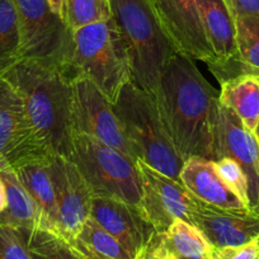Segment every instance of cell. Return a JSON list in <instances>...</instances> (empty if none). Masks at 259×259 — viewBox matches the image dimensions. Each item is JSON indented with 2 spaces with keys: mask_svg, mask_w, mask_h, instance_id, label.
I'll list each match as a JSON object with an SVG mask.
<instances>
[{
  "mask_svg": "<svg viewBox=\"0 0 259 259\" xmlns=\"http://www.w3.org/2000/svg\"><path fill=\"white\" fill-rule=\"evenodd\" d=\"M59 213V236L71 244L91 218L93 194L71 160L52 156L50 163Z\"/></svg>",
  "mask_w": 259,
  "mask_h": 259,
  "instance_id": "11",
  "label": "cell"
},
{
  "mask_svg": "<svg viewBox=\"0 0 259 259\" xmlns=\"http://www.w3.org/2000/svg\"><path fill=\"white\" fill-rule=\"evenodd\" d=\"M211 259H259V246L255 240L235 248H212Z\"/></svg>",
  "mask_w": 259,
  "mask_h": 259,
  "instance_id": "29",
  "label": "cell"
},
{
  "mask_svg": "<svg viewBox=\"0 0 259 259\" xmlns=\"http://www.w3.org/2000/svg\"><path fill=\"white\" fill-rule=\"evenodd\" d=\"M66 22L71 29L112 18L111 0H65Z\"/></svg>",
  "mask_w": 259,
  "mask_h": 259,
  "instance_id": "26",
  "label": "cell"
},
{
  "mask_svg": "<svg viewBox=\"0 0 259 259\" xmlns=\"http://www.w3.org/2000/svg\"><path fill=\"white\" fill-rule=\"evenodd\" d=\"M21 32L22 60L56 69L73 80V29L50 7L47 0H12Z\"/></svg>",
  "mask_w": 259,
  "mask_h": 259,
  "instance_id": "7",
  "label": "cell"
},
{
  "mask_svg": "<svg viewBox=\"0 0 259 259\" xmlns=\"http://www.w3.org/2000/svg\"><path fill=\"white\" fill-rule=\"evenodd\" d=\"M258 215H259V203H258Z\"/></svg>",
  "mask_w": 259,
  "mask_h": 259,
  "instance_id": "36",
  "label": "cell"
},
{
  "mask_svg": "<svg viewBox=\"0 0 259 259\" xmlns=\"http://www.w3.org/2000/svg\"><path fill=\"white\" fill-rule=\"evenodd\" d=\"M21 32L12 0H0V78L21 61Z\"/></svg>",
  "mask_w": 259,
  "mask_h": 259,
  "instance_id": "24",
  "label": "cell"
},
{
  "mask_svg": "<svg viewBox=\"0 0 259 259\" xmlns=\"http://www.w3.org/2000/svg\"><path fill=\"white\" fill-rule=\"evenodd\" d=\"M0 178L6 186L7 208L0 215V223L19 230L38 228L39 211L24 188L13 169L0 171Z\"/></svg>",
  "mask_w": 259,
  "mask_h": 259,
  "instance_id": "20",
  "label": "cell"
},
{
  "mask_svg": "<svg viewBox=\"0 0 259 259\" xmlns=\"http://www.w3.org/2000/svg\"><path fill=\"white\" fill-rule=\"evenodd\" d=\"M91 219L135 256L156 234L141 207L123 201L93 197Z\"/></svg>",
  "mask_w": 259,
  "mask_h": 259,
  "instance_id": "15",
  "label": "cell"
},
{
  "mask_svg": "<svg viewBox=\"0 0 259 259\" xmlns=\"http://www.w3.org/2000/svg\"><path fill=\"white\" fill-rule=\"evenodd\" d=\"M203 32L216 57L210 70L235 66L238 61L236 47V13L231 0H197Z\"/></svg>",
  "mask_w": 259,
  "mask_h": 259,
  "instance_id": "16",
  "label": "cell"
},
{
  "mask_svg": "<svg viewBox=\"0 0 259 259\" xmlns=\"http://www.w3.org/2000/svg\"><path fill=\"white\" fill-rule=\"evenodd\" d=\"M74 134L91 136L134 158L109 99L84 76L71 80Z\"/></svg>",
  "mask_w": 259,
  "mask_h": 259,
  "instance_id": "10",
  "label": "cell"
},
{
  "mask_svg": "<svg viewBox=\"0 0 259 259\" xmlns=\"http://www.w3.org/2000/svg\"><path fill=\"white\" fill-rule=\"evenodd\" d=\"M141 178V210L158 234H164L177 220L191 224L197 198L181 181L155 170L138 160Z\"/></svg>",
  "mask_w": 259,
  "mask_h": 259,
  "instance_id": "9",
  "label": "cell"
},
{
  "mask_svg": "<svg viewBox=\"0 0 259 259\" xmlns=\"http://www.w3.org/2000/svg\"><path fill=\"white\" fill-rule=\"evenodd\" d=\"M256 243H258V246H259V236H258V238H256Z\"/></svg>",
  "mask_w": 259,
  "mask_h": 259,
  "instance_id": "35",
  "label": "cell"
},
{
  "mask_svg": "<svg viewBox=\"0 0 259 259\" xmlns=\"http://www.w3.org/2000/svg\"><path fill=\"white\" fill-rule=\"evenodd\" d=\"M236 16L259 18V0H231Z\"/></svg>",
  "mask_w": 259,
  "mask_h": 259,
  "instance_id": "31",
  "label": "cell"
},
{
  "mask_svg": "<svg viewBox=\"0 0 259 259\" xmlns=\"http://www.w3.org/2000/svg\"><path fill=\"white\" fill-rule=\"evenodd\" d=\"M70 245L80 259H136L113 235L91 218Z\"/></svg>",
  "mask_w": 259,
  "mask_h": 259,
  "instance_id": "21",
  "label": "cell"
},
{
  "mask_svg": "<svg viewBox=\"0 0 259 259\" xmlns=\"http://www.w3.org/2000/svg\"><path fill=\"white\" fill-rule=\"evenodd\" d=\"M76 76L91 80L112 104L131 81V65L113 18L73 29Z\"/></svg>",
  "mask_w": 259,
  "mask_h": 259,
  "instance_id": "5",
  "label": "cell"
},
{
  "mask_svg": "<svg viewBox=\"0 0 259 259\" xmlns=\"http://www.w3.org/2000/svg\"><path fill=\"white\" fill-rule=\"evenodd\" d=\"M218 160L234 159L243 168L249 183L251 212L258 215L259 203V145L254 133L249 131L231 109L220 104L218 124ZM259 216V215H258Z\"/></svg>",
  "mask_w": 259,
  "mask_h": 259,
  "instance_id": "13",
  "label": "cell"
},
{
  "mask_svg": "<svg viewBox=\"0 0 259 259\" xmlns=\"http://www.w3.org/2000/svg\"><path fill=\"white\" fill-rule=\"evenodd\" d=\"M113 111L135 160L181 181L184 160L164 128L155 97L128 81L113 103Z\"/></svg>",
  "mask_w": 259,
  "mask_h": 259,
  "instance_id": "4",
  "label": "cell"
},
{
  "mask_svg": "<svg viewBox=\"0 0 259 259\" xmlns=\"http://www.w3.org/2000/svg\"><path fill=\"white\" fill-rule=\"evenodd\" d=\"M179 179L194 197L208 205L224 210L251 212L235 192L224 182L213 160L198 156L189 158L184 161Z\"/></svg>",
  "mask_w": 259,
  "mask_h": 259,
  "instance_id": "17",
  "label": "cell"
},
{
  "mask_svg": "<svg viewBox=\"0 0 259 259\" xmlns=\"http://www.w3.org/2000/svg\"><path fill=\"white\" fill-rule=\"evenodd\" d=\"M163 238L171 259H211V244L196 226L187 221H174Z\"/></svg>",
  "mask_w": 259,
  "mask_h": 259,
  "instance_id": "22",
  "label": "cell"
},
{
  "mask_svg": "<svg viewBox=\"0 0 259 259\" xmlns=\"http://www.w3.org/2000/svg\"><path fill=\"white\" fill-rule=\"evenodd\" d=\"M52 11L62 19L66 22V2L65 0H47ZM68 23V22H66Z\"/></svg>",
  "mask_w": 259,
  "mask_h": 259,
  "instance_id": "32",
  "label": "cell"
},
{
  "mask_svg": "<svg viewBox=\"0 0 259 259\" xmlns=\"http://www.w3.org/2000/svg\"><path fill=\"white\" fill-rule=\"evenodd\" d=\"M221 106L231 109L244 126L254 133L259 122V78L240 74L220 83Z\"/></svg>",
  "mask_w": 259,
  "mask_h": 259,
  "instance_id": "19",
  "label": "cell"
},
{
  "mask_svg": "<svg viewBox=\"0 0 259 259\" xmlns=\"http://www.w3.org/2000/svg\"><path fill=\"white\" fill-rule=\"evenodd\" d=\"M235 76L250 74L259 78V18L236 16Z\"/></svg>",
  "mask_w": 259,
  "mask_h": 259,
  "instance_id": "23",
  "label": "cell"
},
{
  "mask_svg": "<svg viewBox=\"0 0 259 259\" xmlns=\"http://www.w3.org/2000/svg\"><path fill=\"white\" fill-rule=\"evenodd\" d=\"M156 17L178 54L207 65L216 57L201 22L197 0H150Z\"/></svg>",
  "mask_w": 259,
  "mask_h": 259,
  "instance_id": "12",
  "label": "cell"
},
{
  "mask_svg": "<svg viewBox=\"0 0 259 259\" xmlns=\"http://www.w3.org/2000/svg\"><path fill=\"white\" fill-rule=\"evenodd\" d=\"M21 231L32 259H80L68 241L52 231L41 228Z\"/></svg>",
  "mask_w": 259,
  "mask_h": 259,
  "instance_id": "25",
  "label": "cell"
},
{
  "mask_svg": "<svg viewBox=\"0 0 259 259\" xmlns=\"http://www.w3.org/2000/svg\"><path fill=\"white\" fill-rule=\"evenodd\" d=\"M52 155L37 140L19 94L0 78V171Z\"/></svg>",
  "mask_w": 259,
  "mask_h": 259,
  "instance_id": "8",
  "label": "cell"
},
{
  "mask_svg": "<svg viewBox=\"0 0 259 259\" xmlns=\"http://www.w3.org/2000/svg\"><path fill=\"white\" fill-rule=\"evenodd\" d=\"M7 208V193H6V186H4L3 181L0 178V215L6 211Z\"/></svg>",
  "mask_w": 259,
  "mask_h": 259,
  "instance_id": "33",
  "label": "cell"
},
{
  "mask_svg": "<svg viewBox=\"0 0 259 259\" xmlns=\"http://www.w3.org/2000/svg\"><path fill=\"white\" fill-rule=\"evenodd\" d=\"M3 78L21 97L37 140L54 155L70 158L74 138L71 79L29 60L17 62Z\"/></svg>",
  "mask_w": 259,
  "mask_h": 259,
  "instance_id": "2",
  "label": "cell"
},
{
  "mask_svg": "<svg viewBox=\"0 0 259 259\" xmlns=\"http://www.w3.org/2000/svg\"><path fill=\"white\" fill-rule=\"evenodd\" d=\"M55 156V155H52ZM52 156L39 158L36 160L14 168L19 181L27 189L39 211V226L45 230L59 235V213H57L56 196L52 184L50 163Z\"/></svg>",
  "mask_w": 259,
  "mask_h": 259,
  "instance_id": "18",
  "label": "cell"
},
{
  "mask_svg": "<svg viewBox=\"0 0 259 259\" xmlns=\"http://www.w3.org/2000/svg\"><path fill=\"white\" fill-rule=\"evenodd\" d=\"M191 224L203 234L212 248L243 246L259 236V216L256 213L224 210L198 198Z\"/></svg>",
  "mask_w": 259,
  "mask_h": 259,
  "instance_id": "14",
  "label": "cell"
},
{
  "mask_svg": "<svg viewBox=\"0 0 259 259\" xmlns=\"http://www.w3.org/2000/svg\"><path fill=\"white\" fill-rule=\"evenodd\" d=\"M69 160L79 169L93 197L112 198L141 207L140 171L133 158L91 136L74 134Z\"/></svg>",
  "mask_w": 259,
  "mask_h": 259,
  "instance_id": "6",
  "label": "cell"
},
{
  "mask_svg": "<svg viewBox=\"0 0 259 259\" xmlns=\"http://www.w3.org/2000/svg\"><path fill=\"white\" fill-rule=\"evenodd\" d=\"M216 169L226 184L235 192V194L250 210L249 202V183L243 168L234 159L221 158L215 161ZM251 211V210H250Z\"/></svg>",
  "mask_w": 259,
  "mask_h": 259,
  "instance_id": "27",
  "label": "cell"
},
{
  "mask_svg": "<svg viewBox=\"0 0 259 259\" xmlns=\"http://www.w3.org/2000/svg\"><path fill=\"white\" fill-rule=\"evenodd\" d=\"M254 135H255V139H256V141H258V145H259V122H258V124H256L255 130H254Z\"/></svg>",
  "mask_w": 259,
  "mask_h": 259,
  "instance_id": "34",
  "label": "cell"
},
{
  "mask_svg": "<svg viewBox=\"0 0 259 259\" xmlns=\"http://www.w3.org/2000/svg\"><path fill=\"white\" fill-rule=\"evenodd\" d=\"M0 259H32L21 230L0 223Z\"/></svg>",
  "mask_w": 259,
  "mask_h": 259,
  "instance_id": "28",
  "label": "cell"
},
{
  "mask_svg": "<svg viewBox=\"0 0 259 259\" xmlns=\"http://www.w3.org/2000/svg\"><path fill=\"white\" fill-rule=\"evenodd\" d=\"M136 259H171L168 246L164 241L163 234L156 233L153 239L144 246L143 250L138 254Z\"/></svg>",
  "mask_w": 259,
  "mask_h": 259,
  "instance_id": "30",
  "label": "cell"
},
{
  "mask_svg": "<svg viewBox=\"0 0 259 259\" xmlns=\"http://www.w3.org/2000/svg\"><path fill=\"white\" fill-rule=\"evenodd\" d=\"M111 9L128 55L131 81L154 96L165 65L178 52L150 0H111Z\"/></svg>",
  "mask_w": 259,
  "mask_h": 259,
  "instance_id": "3",
  "label": "cell"
},
{
  "mask_svg": "<svg viewBox=\"0 0 259 259\" xmlns=\"http://www.w3.org/2000/svg\"><path fill=\"white\" fill-rule=\"evenodd\" d=\"M161 122L178 155L218 160L220 98L193 60L176 54L165 65L154 94Z\"/></svg>",
  "mask_w": 259,
  "mask_h": 259,
  "instance_id": "1",
  "label": "cell"
}]
</instances>
